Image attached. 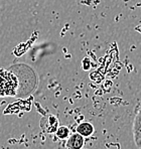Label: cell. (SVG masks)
<instances>
[{
	"mask_svg": "<svg viewBox=\"0 0 141 149\" xmlns=\"http://www.w3.org/2000/svg\"><path fill=\"white\" fill-rule=\"evenodd\" d=\"M18 88V80L11 72L2 70L0 71V96L7 97L14 96Z\"/></svg>",
	"mask_w": 141,
	"mask_h": 149,
	"instance_id": "6da1fadb",
	"label": "cell"
},
{
	"mask_svg": "<svg viewBox=\"0 0 141 149\" xmlns=\"http://www.w3.org/2000/svg\"><path fill=\"white\" fill-rule=\"evenodd\" d=\"M59 127V120L52 114H48L40 120V128L45 133H54Z\"/></svg>",
	"mask_w": 141,
	"mask_h": 149,
	"instance_id": "7a4b0ae2",
	"label": "cell"
},
{
	"mask_svg": "<svg viewBox=\"0 0 141 149\" xmlns=\"http://www.w3.org/2000/svg\"><path fill=\"white\" fill-rule=\"evenodd\" d=\"M84 145H85V138L81 136L79 133L70 135L66 144L68 149H83Z\"/></svg>",
	"mask_w": 141,
	"mask_h": 149,
	"instance_id": "3957f363",
	"label": "cell"
},
{
	"mask_svg": "<svg viewBox=\"0 0 141 149\" xmlns=\"http://www.w3.org/2000/svg\"><path fill=\"white\" fill-rule=\"evenodd\" d=\"M76 131L81 136H83L84 138H87L94 134L95 128H94V125L91 122H82V123H80L77 126Z\"/></svg>",
	"mask_w": 141,
	"mask_h": 149,
	"instance_id": "277c9868",
	"label": "cell"
},
{
	"mask_svg": "<svg viewBox=\"0 0 141 149\" xmlns=\"http://www.w3.org/2000/svg\"><path fill=\"white\" fill-rule=\"evenodd\" d=\"M54 133H56L57 138H59V139H61V140H65V139H68L70 135V130L69 127H67V126H59Z\"/></svg>",
	"mask_w": 141,
	"mask_h": 149,
	"instance_id": "5b68a950",
	"label": "cell"
},
{
	"mask_svg": "<svg viewBox=\"0 0 141 149\" xmlns=\"http://www.w3.org/2000/svg\"><path fill=\"white\" fill-rule=\"evenodd\" d=\"M141 128V108L136 113V116L134 118L133 126H132V130H136V129Z\"/></svg>",
	"mask_w": 141,
	"mask_h": 149,
	"instance_id": "8992f818",
	"label": "cell"
},
{
	"mask_svg": "<svg viewBox=\"0 0 141 149\" xmlns=\"http://www.w3.org/2000/svg\"><path fill=\"white\" fill-rule=\"evenodd\" d=\"M132 131H133L134 142H135L136 146L139 149H141V128L136 129V130H132Z\"/></svg>",
	"mask_w": 141,
	"mask_h": 149,
	"instance_id": "52a82bcc",
	"label": "cell"
},
{
	"mask_svg": "<svg viewBox=\"0 0 141 149\" xmlns=\"http://www.w3.org/2000/svg\"><path fill=\"white\" fill-rule=\"evenodd\" d=\"M83 69L84 70H89L90 69V61L88 58L83 61Z\"/></svg>",
	"mask_w": 141,
	"mask_h": 149,
	"instance_id": "ba28073f",
	"label": "cell"
}]
</instances>
